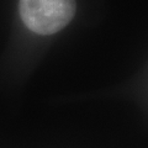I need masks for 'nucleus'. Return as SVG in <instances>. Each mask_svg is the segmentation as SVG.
I'll return each instance as SVG.
<instances>
[{
	"instance_id": "f257e3e1",
	"label": "nucleus",
	"mask_w": 148,
	"mask_h": 148,
	"mask_svg": "<svg viewBox=\"0 0 148 148\" xmlns=\"http://www.w3.org/2000/svg\"><path fill=\"white\" fill-rule=\"evenodd\" d=\"M18 10L27 29L48 36L59 32L72 21L75 0H20Z\"/></svg>"
}]
</instances>
